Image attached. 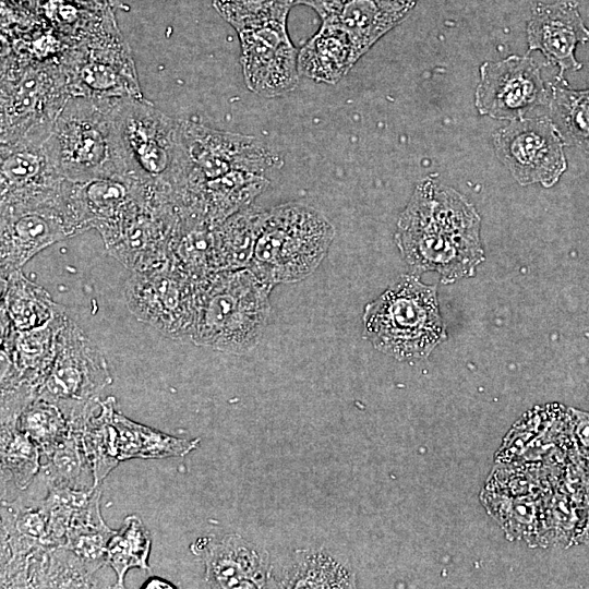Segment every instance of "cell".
Wrapping results in <instances>:
<instances>
[{
  "mask_svg": "<svg viewBox=\"0 0 589 589\" xmlns=\"http://www.w3.org/2000/svg\"><path fill=\"white\" fill-rule=\"evenodd\" d=\"M180 139L182 168L175 205L184 215L202 217L232 208L259 176L284 165L279 154L252 135L180 119Z\"/></svg>",
  "mask_w": 589,
  "mask_h": 589,
  "instance_id": "6da1fadb",
  "label": "cell"
},
{
  "mask_svg": "<svg viewBox=\"0 0 589 589\" xmlns=\"http://www.w3.org/2000/svg\"><path fill=\"white\" fill-rule=\"evenodd\" d=\"M480 216L456 190L424 178L399 215L395 242L414 274L436 272L444 284L472 277L485 255Z\"/></svg>",
  "mask_w": 589,
  "mask_h": 589,
  "instance_id": "7a4b0ae2",
  "label": "cell"
},
{
  "mask_svg": "<svg viewBox=\"0 0 589 589\" xmlns=\"http://www.w3.org/2000/svg\"><path fill=\"white\" fill-rule=\"evenodd\" d=\"M272 289L249 268L220 271L196 281L191 341L233 354L251 351L268 323Z\"/></svg>",
  "mask_w": 589,
  "mask_h": 589,
  "instance_id": "3957f363",
  "label": "cell"
},
{
  "mask_svg": "<svg viewBox=\"0 0 589 589\" xmlns=\"http://www.w3.org/2000/svg\"><path fill=\"white\" fill-rule=\"evenodd\" d=\"M364 337L378 351L400 361L426 358L447 337L437 289L418 274H404L362 315Z\"/></svg>",
  "mask_w": 589,
  "mask_h": 589,
  "instance_id": "277c9868",
  "label": "cell"
},
{
  "mask_svg": "<svg viewBox=\"0 0 589 589\" xmlns=\"http://www.w3.org/2000/svg\"><path fill=\"white\" fill-rule=\"evenodd\" d=\"M119 100L69 97L47 139L65 180L81 182L110 176L130 177L116 127Z\"/></svg>",
  "mask_w": 589,
  "mask_h": 589,
  "instance_id": "5b68a950",
  "label": "cell"
},
{
  "mask_svg": "<svg viewBox=\"0 0 589 589\" xmlns=\"http://www.w3.org/2000/svg\"><path fill=\"white\" fill-rule=\"evenodd\" d=\"M334 238V226L317 209L277 205L264 211L248 268L273 287L300 281L318 267Z\"/></svg>",
  "mask_w": 589,
  "mask_h": 589,
  "instance_id": "8992f818",
  "label": "cell"
},
{
  "mask_svg": "<svg viewBox=\"0 0 589 589\" xmlns=\"http://www.w3.org/2000/svg\"><path fill=\"white\" fill-rule=\"evenodd\" d=\"M116 127L129 176L175 204L182 167L180 119L141 98H122Z\"/></svg>",
  "mask_w": 589,
  "mask_h": 589,
  "instance_id": "52a82bcc",
  "label": "cell"
},
{
  "mask_svg": "<svg viewBox=\"0 0 589 589\" xmlns=\"http://www.w3.org/2000/svg\"><path fill=\"white\" fill-rule=\"evenodd\" d=\"M69 97L61 61L2 55L1 143L49 135Z\"/></svg>",
  "mask_w": 589,
  "mask_h": 589,
  "instance_id": "ba28073f",
  "label": "cell"
},
{
  "mask_svg": "<svg viewBox=\"0 0 589 589\" xmlns=\"http://www.w3.org/2000/svg\"><path fill=\"white\" fill-rule=\"evenodd\" d=\"M61 64L70 96L110 99L144 97L131 50L115 20L69 46Z\"/></svg>",
  "mask_w": 589,
  "mask_h": 589,
  "instance_id": "9c48e42d",
  "label": "cell"
},
{
  "mask_svg": "<svg viewBox=\"0 0 589 589\" xmlns=\"http://www.w3.org/2000/svg\"><path fill=\"white\" fill-rule=\"evenodd\" d=\"M64 205L81 233L96 229L105 247L145 209L172 204L152 187L125 176L62 184Z\"/></svg>",
  "mask_w": 589,
  "mask_h": 589,
  "instance_id": "30bf717a",
  "label": "cell"
},
{
  "mask_svg": "<svg viewBox=\"0 0 589 589\" xmlns=\"http://www.w3.org/2000/svg\"><path fill=\"white\" fill-rule=\"evenodd\" d=\"M129 311L164 336L191 341L196 316V281L170 265L133 272L125 281Z\"/></svg>",
  "mask_w": 589,
  "mask_h": 589,
  "instance_id": "8fae6325",
  "label": "cell"
},
{
  "mask_svg": "<svg viewBox=\"0 0 589 589\" xmlns=\"http://www.w3.org/2000/svg\"><path fill=\"white\" fill-rule=\"evenodd\" d=\"M79 233L62 193L39 203L0 206L1 279L21 271L47 247Z\"/></svg>",
  "mask_w": 589,
  "mask_h": 589,
  "instance_id": "7c38bea8",
  "label": "cell"
},
{
  "mask_svg": "<svg viewBox=\"0 0 589 589\" xmlns=\"http://www.w3.org/2000/svg\"><path fill=\"white\" fill-rule=\"evenodd\" d=\"M497 158L521 185H554L567 164L563 141L550 117L510 121L493 135Z\"/></svg>",
  "mask_w": 589,
  "mask_h": 589,
  "instance_id": "4fadbf2b",
  "label": "cell"
},
{
  "mask_svg": "<svg viewBox=\"0 0 589 589\" xmlns=\"http://www.w3.org/2000/svg\"><path fill=\"white\" fill-rule=\"evenodd\" d=\"M247 87L264 97L292 92L299 82L298 51L287 32V20H271L237 31Z\"/></svg>",
  "mask_w": 589,
  "mask_h": 589,
  "instance_id": "5bb4252c",
  "label": "cell"
},
{
  "mask_svg": "<svg viewBox=\"0 0 589 589\" xmlns=\"http://www.w3.org/2000/svg\"><path fill=\"white\" fill-rule=\"evenodd\" d=\"M551 92L540 67L528 56H509L480 67L474 93L479 113L500 120H519L539 106L549 105Z\"/></svg>",
  "mask_w": 589,
  "mask_h": 589,
  "instance_id": "9a60e30c",
  "label": "cell"
},
{
  "mask_svg": "<svg viewBox=\"0 0 589 589\" xmlns=\"http://www.w3.org/2000/svg\"><path fill=\"white\" fill-rule=\"evenodd\" d=\"M47 136L1 143L0 206L33 204L58 196L64 178Z\"/></svg>",
  "mask_w": 589,
  "mask_h": 589,
  "instance_id": "2e32d148",
  "label": "cell"
},
{
  "mask_svg": "<svg viewBox=\"0 0 589 589\" xmlns=\"http://www.w3.org/2000/svg\"><path fill=\"white\" fill-rule=\"evenodd\" d=\"M111 382L105 357L68 316L59 333L55 360L37 394L86 401L98 397Z\"/></svg>",
  "mask_w": 589,
  "mask_h": 589,
  "instance_id": "e0dca14e",
  "label": "cell"
},
{
  "mask_svg": "<svg viewBox=\"0 0 589 589\" xmlns=\"http://www.w3.org/2000/svg\"><path fill=\"white\" fill-rule=\"evenodd\" d=\"M190 551L203 561L211 588H263L267 584V553L239 534L200 538Z\"/></svg>",
  "mask_w": 589,
  "mask_h": 589,
  "instance_id": "ac0fdd59",
  "label": "cell"
},
{
  "mask_svg": "<svg viewBox=\"0 0 589 589\" xmlns=\"http://www.w3.org/2000/svg\"><path fill=\"white\" fill-rule=\"evenodd\" d=\"M178 217L173 204L149 207L131 220L106 249L132 272L160 269L169 265L170 242Z\"/></svg>",
  "mask_w": 589,
  "mask_h": 589,
  "instance_id": "d6986e66",
  "label": "cell"
},
{
  "mask_svg": "<svg viewBox=\"0 0 589 589\" xmlns=\"http://www.w3.org/2000/svg\"><path fill=\"white\" fill-rule=\"evenodd\" d=\"M588 40L589 29L584 24L576 2H540L533 7L527 25L529 51L539 50L550 64L557 67V80H563L565 71L581 68L574 51L578 44Z\"/></svg>",
  "mask_w": 589,
  "mask_h": 589,
  "instance_id": "ffe728a7",
  "label": "cell"
},
{
  "mask_svg": "<svg viewBox=\"0 0 589 589\" xmlns=\"http://www.w3.org/2000/svg\"><path fill=\"white\" fill-rule=\"evenodd\" d=\"M267 584L276 588H354L356 576L346 558L317 548L299 550L269 567Z\"/></svg>",
  "mask_w": 589,
  "mask_h": 589,
  "instance_id": "44dd1931",
  "label": "cell"
},
{
  "mask_svg": "<svg viewBox=\"0 0 589 589\" xmlns=\"http://www.w3.org/2000/svg\"><path fill=\"white\" fill-rule=\"evenodd\" d=\"M362 56L342 28L332 22L322 21L318 31L298 53L299 73L315 82L335 84Z\"/></svg>",
  "mask_w": 589,
  "mask_h": 589,
  "instance_id": "7402d4cb",
  "label": "cell"
},
{
  "mask_svg": "<svg viewBox=\"0 0 589 589\" xmlns=\"http://www.w3.org/2000/svg\"><path fill=\"white\" fill-rule=\"evenodd\" d=\"M413 7L396 0H346L322 21L342 28L364 55L381 37L400 24Z\"/></svg>",
  "mask_w": 589,
  "mask_h": 589,
  "instance_id": "603a6c76",
  "label": "cell"
},
{
  "mask_svg": "<svg viewBox=\"0 0 589 589\" xmlns=\"http://www.w3.org/2000/svg\"><path fill=\"white\" fill-rule=\"evenodd\" d=\"M216 226L179 215L169 253V265L199 281L221 271Z\"/></svg>",
  "mask_w": 589,
  "mask_h": 589,
  "instance_id": "cb8c5ba5",
  "label": "cell"
},
{
  "mask_svg": "<svg viewBox=\"0 0 589 589\" xmlns=\"http://www.w3.org/2000/svg\"><path fill=\"white\" fill-rule=\"evenodd\" d=\"M64 308L52 301L40 286L27 279L21 271L1 279V315L17 332L43 327Z\"/></svg>",
  "mask_w": 589,
  "mask_h": 589,
  "instance_id": "d4e9b609",
  "label": "cell"
},
{
  "mask_svg": "<svg viewBox=\"0 0 589 589\" xmlns=\"http://www.w3.org/2000/svg\"><path fill=\"white\" fill-rule=\"evenodd\" d=\"M87 401L76 412L69 435L44 455L41 469L48 485L75 491H91L96 488L94 471L82 442Z\"/></svg>",
  "mask_w": 589,
  "mask_h": 589,
  "instance_id": "484cf974",
  "label": "cell"
},
{
  "mask_svg": "<svg viewBox=\"0 0 589 589\" xmlns=\"http://www.w3.org/2000/svg\"><path fill=\"white\" fill-rule=\"evenodd\" d=\"M116 411V399L112 396L105 400L95 397L86 405L82 442L94 471L96 486H99L120 462L115 425Z\"/></svg>",
  "mask_w": 589,
  "mask_h": 589,
  "instance_id": "4316f807",
  "label": "cell"
},
{
  "mask_svg": "<svg viewBox=\"0 0 589 589\" xmlns=\"http://www.w3.org/2000/svg\"><path fill=\"white\" fill-rule=\"evenodd\" d=\"M84 404L37 394L23 409L19 425L38 445L44 456L69 435L74 417Z\"/></svg>",
  "mask_w": 589,
  "mask_h": 589,
  "instance_id": "83f0119b",
  "label": "cell"
},
{
  "mask_svg": "<svg viewBox=\"0 0 589 589\" xmlns=\"http://www.w3.org/2000/svg\"><path fill=\"white\" fill-rule=\"evenodd\" d=\"M93 575L70 549L41 545L29 560L28 588H95Z\"/></svg>",
  "mask_w": 589,
  "mask_h": 589,
  "instance_id": "f1b7e54d",
  "label": "cell"
},
{
  "mask_svg": "<svg viewBox=\"0 0 589 589\" xmlns=\"http://www.w3.org/2000/svg\"><path fill=\"white\" fill-rule=\"evenodd\" d=\"M20 417H1V483L26 489L41 469L38 445L19 425Z\"/></svg>",
  "mask_w": 589,
  "mask_h": 589,
  "instance_id": "f546056e",
  "label": "cell"
},
{
  "mask_svg": "<svg viewBox=\"0 0 589 589\" xmlns=\"http://www.w3.org/2000/svg\"><path fill=\"white\" fill-rule=\"evenodd\" d=\"M264 211L251 204L216 226L221 271L249 267Z\"/></svg>",
  "mask_w": 589,
  "mask_h": 589,
  "instance_id": "4dcf8cb0",
  "label": "cell"
},
{
  "mask_svg": "<svg viewBox=\"0 0 589 589\" xmlns=\"http://www.w3.org/2000/svg\"><path fill=\"white\" fill-rule=\"evenodd\" d=\"M549 108L564 145L589 154V88L572 89L558 80L551 85Z\"/></svg>",
  "mask_w": 589,
  "mask_h": 589,
  "instance_id": "1f68e13d",
  "label": "cell"
},
{
  "mask_svg": "<svg viewBox=\"0 0 589 589\" xmlns=\"http://www.w3.org/2000/svg\"><path fill=\"white\" fill-rule=\"evenodd\" d=\"M151 549L152 536L141 518L136 515L127 516L107 546V565L117 577L115 588H123L129 569L136 567L149 570Z\"/></svg>",
  "mask_w": 589,
  "mask_h": 589,
  "instance_id": "d6a6232c",
  "label": "cell"
},
{
  "mask_svg": "<svg viewBox=\"0 0 589 589\" xmlns=\"http://www.w3.org/2000/svg\"><path fill=\"white\" fill-rule=\"evenodd\" d=\"M292 0H215L214 7L236 31L271 21L287 20Z\"/></svg>",
  "mask_w": 589,
  "mask_h": 589,
  "instance_id": "836d02e7",
  "label": "cell"
},
{
  "mask_svg": "<svg viewBox=\"0 0 589 589\" xmlns=\"http://www.w3.org/2000/svg\"><path fill=\"white\" fill-rule=\"evenodd\" d=\"M1 524L48 546L50 516L45 501L1 500Z\"/></svg>",
  "mask_w": 589,
  "mask_h": 589,
  "instance_id": "e575fe53",
  "label": "cell"
},
{
  "mask_svg": "<svg viewBox=\"0 0 589 589\" xmlns=\"http://www.w3.org/2000/svg\"><path fill=\"white\" fill-rule=\"evenodd\" d=\"M134 428L137 437V458L182 457L200 443V438H179L137 422H134Z\"/></svg>",
  "mask_w": 589,
  "mask_h": 589,
  "instance_id": "d590c367",
  "label": "cell"
},
{
  "mask_svg": "<svg viewBox=\"0 0 589 589\" xmlns=\"http://www.w3.org/2000/svg\"><path fill=\"white\" fill-rule=\"evenodd\" d=\"M116 530L107 525L70 533L64 548L73 551L95 573L107 564V546Z\"/></svg>",
  "mask_w": 589,
  "mask_h": 589,
  "instance_id": "8d00e7d4",
  "label": "cell"
},
{
  "mask_svg": "<svg viewBox=\"0 0 589 589\" xmlns=\"http://www.w3.org/2000/svg\"><path fill=\"white\" fill-rule=\"evenodd\" d=\"M293 4H304L312 8L321 19L333 14L346 0H292Z\"/></svg>",
  "mask_w": 589,
  "mask_h": 589,
  "instance_id": "74e56055",
  "label": "cell"
},
{
  "mask_svg": "<svg viewBox=\"0 0 589 589\" xmlns=\"http://www.w3.org/2000/svg\"><path fill=\"white\" fill-rule=\"evenodd\" d=\"M575 434L581 445L589 447V413L570 409Z\"/></svg>",
  "mask_w": 589,
  "mask_h": 589,
  "instance_id": "f35d334b",
  "label": "cell"
},
{
  "mask_svg": "<svg viewBox=\"0 0 589 589\" xmlns=\"http://www.w3.org/2000/svg\"><path fill=\"white\" fill-rule=\"evenodd\" d=\"M75 4L98 13H113V9L123 8L119 0H71Z\"/></svg>",
  "mask_w": 589,
  "mask_h": 589,
  "instance_id": "ab89813d",
  "label": "cell"
},
{
  "mask_svg": "<svg viewBox=\"0 0 589 589\" xmlns=\"http://www.w3.org/2000/svg\"><path fill=\"white\" fill-rule=\"evenodd\" d=\"M3 1V0H2ZM41 0H4L7 4L22 11H27L28 13H37L39 3Z\"/></svg>",
  "mask_w": 589,
  "mask_h": 589,
  "instance_id": "60d3db41",
  "label": "cell"
},
{
  "mask_svg": "<svg viewBox=\"0 0 589 589\" xmlns=\"http://www.w3.org/2000/svg\"><path fill=\"white\" fill-rule=\"evenodd\" d=\"M141 588H170V589H173L176 588L171 582L163 579V578H159V577H156V576H152L149 577Z\"/></svg>",
  "mask_w": 589,
  "mask_h": 589,
  "instance_id": "b9f144b4",
  "label": "cell"
},
{
  "mask_svg": "<svg viewBox=\"0 0 589 589\" xmlns=\"http://www.w3.org/2000/svg\"><path fill=\"white\" fill-rule=\"evenodd\" d=\"M396 1H400V2H404V3H409V4L416 5L418 0H396Z\"/></svg>",
  "mask_w": 589,
  "mask_h": 589,
  "instance_id": "7bdbcfd3",
  "label": "cell"
}]
</instances>
